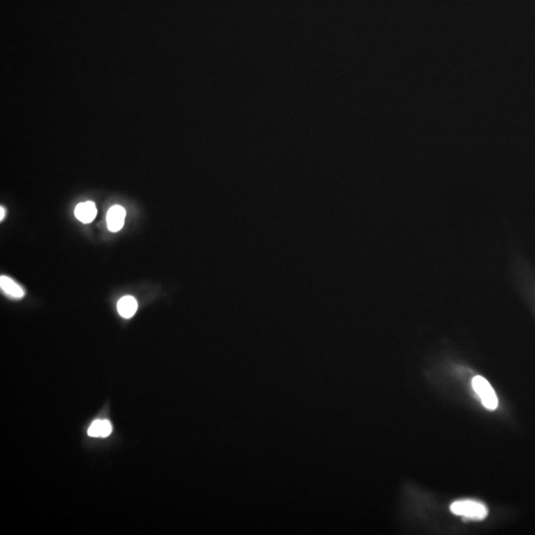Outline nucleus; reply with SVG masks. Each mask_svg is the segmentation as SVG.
<instances>
[{
    "label": "nucleus",
    "mask_w": 535,
    "mask_h": 535,
    "mask_svg": "<svg viewBox=\"0 0 535 535\" xmlns=\"http://www.w3.org/2000/svg\"><path fill=\"white\" fill-rule=\"evenodd\" d=\"M453 514L472 521H483L487 518V506L480 501L463 500L454 501L450 506Z\"/></svg>",
    "instance_id": "f257e3e1"
},
{
    "label": "nucleus",
    "mask_w": 535,
    "mask_h": 535,
    "mask_svg": "<svg viewBox=\"0 0 535 535\" xmlns=\"http://www.w3.org/2000/svg\"><path fill=\"white\" fill-rule=\"evenodd\" d=\"M472 386L486 409L494 411L498 408L499 401L495 391L485 378L477 376L473 379Z\"/></svg>",
    "instance_id": "f03ea898"
},
{
    "label": "nucleus",
    "mask_w": 535,
    "mask_h": 535,
    "mask_svg": "<svg viewBox=\"0 0 535 535\" xmlns=\"http://www.w3.org/2000/svg\"><path fill=\"white\" fill-rule=\"evenodd\" d=\"M125 209L120 206H112L107 212L106 221L107 227L110 231L117 232L122 229L125 221Z\"/></svg>",
    "instance_id": "7ed1b4c3"
},
{
    "label": "nucleus",
    "mask_w": 535,
    "mask_h": 535,
    "mask_svg": "<svg viewBox=\"0 0 535 535\" xmlns=\"http://www.w3.org/2000/svg\"><path fill=\"white\" fill-rule=\"evenodd\" d=\"M97 214L96 204L92 201L81 202L76 206L75 215L83 224H91Z\"/></svg>",
    "instance_id": "20e7f679"
},
{
    "label": "nucleus",
    "mask_w": 535,
    "mask_h": 535,
    "mask_svg": "<svg viewBox=\"0 0 535 535\" xmlns=\"http://www.w3.org/2000/svg\"><path fill=\"white\" fill-rule=\"evenodd\" d=\"M0 288L2 291L9 296L10 298L21 299L24 296V291L21 286L15 283L12 279L6 276H0Z\"/></svg>",
    "instance_id": "39448f33"
},
{
    "label": "nucleus",
    "mask_w": 535,
    "mask_h": 535,
    "mask_svg": "<svg viewBox=\"0 0 535 535\" xmlns=\"http://www.w3.org/2000/svg\"><path fill=\"white\" fill-rule=\"evenodd\" d=\"M137 309V301L131 296H123L117 304V311L124 319H131L136 314Z\"/></svg>",
    "instance_id": "423d86ee"
},
{
    "label": "nucleus",
    "mask_w": 535,
    "mask_h": 535,
    "mask_svg": "<svg viewBox=\"0 0 535 535\" xmlns=\"http://www.w3.org/2000/svg\"><path fill=\"white\" fill-rule=\"evenodd\" d=\"M112 426L109 421L97 419L92 422L88 434L91 437H107L111 434Z\"/></svg>",
    "instance_id": "0eeeda50"
},
{
    "label": "nucleus",
    "mask_w": 535,
    "mask_h": 535,
    "mask_svg": "<svg viewBox=\"0 0 535 535\" xmlns=\"http://www.w3.org/2000/svg\"><path fill=\"white\" fill-rule=\"evenodd\" d=\"M5 216V209L4 207H0V220L4 219V217Z\"/></svg>",
    "instance_id": "6e6552de"
}]
</instances>
